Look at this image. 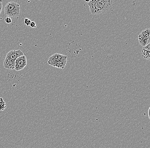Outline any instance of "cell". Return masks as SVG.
I'll list each match as a JSON object with an SVG mask.
<instances>
[{"mask_svg":"<svg viewBox=\"0 0 150 148\" xmlns=\"http://www.w3.org/2000/svg\"><path fill=\"white\" fill-rule=\"evenodd\" d=\"M89 6L91 13L98 15L109 12L112 8L113 1L111 0L85 1Z\"/></svg>","mask_w":150,"mask_h":148,"instance_id":"obj_1","label":"cell"},{"mask_svg":"<svg viewBox=\"0 0 150 148\" xmlns=\"http://www.w3.org/2000/svg\"><path fill=\"white\" fill-rule=\"evenodd\" d=\"M4 13L10 18L18 17L20 14V6L15 2H9L5 6Z\"/></svg>","mask_w":150,"mask_h":148,"instance_id":"obj_2","label":"cell"},{"mask_svg":"<svg viewBox=\"0 0 150 148\" xmlns=\"http://www.w3.org/2000/svg\"><path fill=\"white\" fill-rule=\"evenodd\" d=\"M139 42L143 47L150 44V30L145 29L143 30L138 37Z\"/></svg>","mask_w":150,"mask_h":148,"instance_id":"obj_3","label":"cell"},{"mask_svg":"<svg viewBox=\"0 0 150 148\" xmlns=\"http://www.w3.org/2000/svg\"><path fill=\"white\" fill-rule=\"evenodd\" d=\"M27 65V58L25 54L18 58L15 61V70L17 71L23 70Z\"/></svg>","mask_w":150,"mask_h":148,"instance_id":"obj_4","label":"cell"},{"mask_svg":"<svg viewBox=\"0 0 150 148\" xmlns=\"http://www.w3.org/2000/svg\"><path fill=\"white\" fill-rule=\"evenodd\" d=\"M67 58V57L64 55H62L59 53H55L53 54L51 57H50L48 60V64L49 65L54 67L55 64L58 62L59 61L61 60Z\"/></svg>","mask_w":150,"mask_h":148,"instance_id":"obj_5","label":"cell"},{"mask_svg":"<svg viewBox=\"0 0 150 148\" xmlns=\"http://www.w3.org/2000/svg\"><path fill=\"white\" fill-rule=\"evenodd\" d=\"M23 55H24V53L21 50H12L7 53L6 57L10 59L15 61L18 58Z\"/></svg>","mask_w":150,"mask_h":148,"instance_id":"obj_6","label":"cell"},{"mask_svg":"<svg viewBox=\"0 0 150 148\" xmlns=\"http://www.w3.org/2000/svg\"><path fill=\"white\" fill-rule=\"evenodd\" d=\"M4 68L6 69H14L15 67V61L6 57L4 62Z\"/></svg>","mask_w":150,"mask_h":148,"instance_id":"obj_7","label":"cell"},{"mask_svg":"<svg viewBox=\"0 0 150 148\" xmlns=\"http://www.w3.org/2000/svg\"><path fill=\"white\" fill-rule=\"evenodd\" d=\"M142 55L144 59L150 60V44L142 48Z\"/></svg>","mask_w":150,"mask_h":148,"instance_id":"obj_8","label":"cell"},{"mask_svg":"<svg viewBox=\"0 0 150 148\" xmlns=\"http://www.w3.org/2000/svg\"><path fill=\"white\" fill-rule=\"evenodd\" d=\"M67 62V58L63 59L59 61L55 65L54 67H57L58 68H60V69H64L66 64Z\"/></svg>","mask_w":150,"mask_h":148,"instance_id":"obj_9","label":"cell"},{"mask_svg":"<svg viewBox=\"0 0 150 148\" xmlns=\"http://www.w3.org/2000/svg\"><path fill=\"white\" fill-rule=\"evenodd\" d=\"M6 104L2 98H0V110H4L6 108Z\"/></svg>","mask_w":150,"mask_h":148,"instance_id":"obj_10","label":"cell"},{"mask_svg":"<svg viewBox=\"0 0 150 148\" xmlns=\"http://www.w3.org/2000/svg\"><path fill=\"white\" fill-rule=\"evenodd\" d=\"M24 24L27 26H30L31 23V21L30 20L28 19V18H25L24 19Z\"/></svg>","mask_w":150,"mask_h":148,"instance_id":"obj_11","label":"cell"},{"mask_svg":"<svg viewBox=\"0 0 150 148\" xmlns=\"http://www.w3.org/2000/svg\"><path fill=\"white\" fill-rule=\"evenodd\" d=\"M5 22L7 24H10L12 23V19L9 17H6L5 18Z\"/></svg>","mask_w":150,"mask_h":148,"instance_id":"obj_12","label":"cell"},{"mask_svg":"<svg viewBox=\"0 0 150 148\" xmlns=\"http://www.w3.org/2000/svg\"><path fill=\"white\" fill-rule=\"evenodd\" d=\"M30 27H31V28H35L36 27V23H35V22H33H33H31L30 24Z\"/></svg>","mask_w":150,"mask_h":148,"instance_id":"obj_13","label":"cell"},{"mask_svg":"<svg viewBox=\"0 0 150 148\" xmlns=\"http://www.w3.org/2000/svg\"><path fill=\"white\" fill-rule=\"evenodd\" d=\"M2 1L1 0H0V14H1V12L2 9Z\"/></svg>","mask_w":150,"mask_h":148,"instance_id":"obj_14","label":"cell"},{"mask_svg":"<svg viewBox=\"0 0 150 148\" xmlns=\"http://www.w3.org/2000/svg\"><path fill=\"white\" fill-rule=\"evenodd\" d=\"M149 111H150V108H149V112H148V114H149V119H150V115H149L150 112H149Z\"/></svg>","mask_w":150,"mask_h":148,"instance_id":"obj_15","label":"cell"},{"mask_svg":"<svg viewBox=\"0 0 150 148\" xmlns=\"http://www.w3.org/2000/svg\"></svg>","mask_w":150,"mask_h":148,"instance_id":"obj_16","label":"cell"}]
</instances>
